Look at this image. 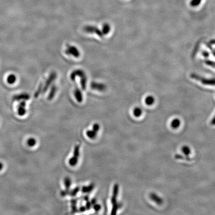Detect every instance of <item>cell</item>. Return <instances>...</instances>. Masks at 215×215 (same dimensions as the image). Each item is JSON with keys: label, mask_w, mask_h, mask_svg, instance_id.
I'll return each instance as SVG.
<instances>
[{"label": "cell", "mask_w": 215, "mask_h": 215, "mask_svg": "<svg viewBox=\"0 0 215 215\" xmlns=\"http://www.w3.org/2000/svg\"><path fill=\"white\" fill-rule=\"evenodd\" d=\"M191 77L193 79H196V80L199 81L200 82H201L204 85L215 86V78L206 79V78H203V77H201L199 75H197L195 74L191 75Z\"/></svg>", "instance_id": "cell-1"}, {"label": "cell", "mask_w": 215, "mask_h": 215, "mask_svg": "<svg viewBox=\"0 0 215 215\" xmlns=\"http://www.w3.org/2000/svg\"><path fill=\"white\" fill-rule=\"evenodd\" d=\"M119 193V185L118 184H115L113 188V196L111 198V203L112 205L115 204L117 202V197Z\"/></svg>", "instance_id": "cell-2"}, {"label": "cell", "mask_w": 215, "mask_h": 215, "mask_svg": "<svg viewBox=\"0 0 215 215\" xmlns=\"http://www.w3.org/2000/svg\"><path fill=\"white\" fill-rule=\"evenodd\" d=\"M149 197L152 201L155 202L157 204L159 205L162 204L163 200L161 197L158 196L156 194L154 193H152L149 194Z\"/></svg>", "instance_id": "cell-3"}, {"label": "cell", "mask_w": 215, "mask_h": 215, "mask_svg": "<svg viewBox=\"0 0 215 215\" xmlns=\"http://www.w3.org/2000/svg\"><path fill=\"white\" fill-rule=\"evenodd\" d=\"M94 187H95V185L94 183H91L88 186H83L82 188L81 191L83 193H89L91 192L94 189Z\"/></svg>", "instance_id": "cell-4"}, {"label": "cell", "mask_w": 215, "mask_h": 215, "mask_svg": "<svg viewBox=\"0 0 215 215\" xmlns=\"http://www.w3.org/2000/svg\"><path fill=\"white\" fill-rule=\"evenodd\" d=\"M78 201L77 199H72L71 200V210H72V213L74 214V213H77L78 211V209L77 207V203Z\"/></svg>", "instance_id": "cell-5"}, {"label": "cell", "mask_w": 215, "mask_h": 215, "mask_svg": "<svg viewBox=\"0 0 215 215\" xmlns=\"http://www.w3.org/2000/svg\"><path fill=\"white\" fill-rule=\"evenodd\" d=\"M122 207V204L121 203H117L113 205V208L112 209V212H111V215H114L117 214V211H118L119 209L121 208Z\"/></svg>", "instance_id": "cell-6"}, {"label": "cell", "mask_w": 215, "mask_h": 215, "mask_svg": "<svg viewBox=\"0 0 215 215\" xmlns=\"http://www.w3.org/2000/svg\"><path fill=\"white\" fill-rule=\"evenodd\" d=\"M180 121L179 119H174L171 123V126L174 129H176L178 128L180 126Z\"/></svg>", "instance_id": "cell-7"}, {"label": "cell", "mask_w": 215, "mask_h": 215, "mask_svg": "<svg viewBox=\"0 0 215 215\" xmlns=\"http://www.w3.org/2000/svg\"><path fill=\"white\" fill-rule=\"evenodd\" d=\"M154 101H155L154 98L152 96H148L147 97L146 99H145V103L148 106L153 105L154 103Z\"/></svg>", "instance_id": "cell-8"}, {"label": "cell", "mask_w": 215, "mask_h": 215, "mask_svg": "<svg viewBox=\"0 0 215 215\" xmlns=\"http://www.w3.org/2000/svg\"><path fill=\"white\" fill-rule=\"evenodd\" d=\"M86 135L89 138L94 139L97 136V132L93 130H88L86 132Z\"/></svg>", "instance_id": "cell-9"}, {"label": "cell", "mask_w": 215, "mask_h": 215, "mask_svg": "<svg viewBox=\"0 0 215 215\" xmlns=\"http://www.w3.org/2000/svg\"><path fill=\"white\" fill-rule=\"evenodd\" d=\"M80 190V188L79 187H76L74 188L73 189H72V190H70L69 192V195L71 197H75L77 195V194L79 193V192Z\"/></svg>", "instance_id": "cell-10"}, {"label": "cell", "mask_w": 215, "mask_h": 215, "mask_svg": "<svg viewBox=\"0 0 215 215\" xmlns=\"http://www.w3.org/2000/svg\"><path fill=\"white\" fill-rule=\"evenodd\" d=\"M181 150L182 153L187 156H188L191 153L190 148L188 146H184L182 147Z\"/></svg>", "instance_id": "cell-11"}, {"label": "cell", "mask_w": 215, "mask_h": 215, "mask_svg": "<svg viewBox=\"0 0 215 215\" xmlns=\"http://www.w3.org/2000/svg\"><path fill=\"white\" fill-rule=\"evenodd\" d=\"M133 115L135 116L136 117H139L142 115V110L140 108H138V107H137L135 109L133 110Z\"/></svg>", "instance_id": "cell-12"}, {"label": "cell", "mask_w": 215, "mask_h": 215, "mask_svg": "<svg viewBox=\"0 0 215 215\" xmlns=\"http://www.w3.org/2000/svg\"><path fill=\"white\" fill-rule=\"evenodd\" d=\"M77 162H78V158L74 156L70 158L69 160V164L72 166H75L77 164Z\"/></svg>", "instance_id": "cell-13"}, {"label": "cell", "mask_w": 215, "mask_h": 215, "mask_svg": "<svg viewBox=\"0 0 215 215\" xmlns=\"http://www.w3.org/2000/svg\"><path fill=\"white\" fill-rule=\"evenodd\" d=\"M64 182L65 188L67 189H69L71 185V180L70 178H69V177H66L64 179Z\"/></svg>", "instance_id": "cell-14"}, {"label": "cell", "mask_w": 215, "mask_h": 215, "mask_svg": "<svg viewBox=\"0 0 215 215\" xmlns=\"http://www.w3.org/2000/svg\"><path fill=\"white\" fill-rule=\"evenodd\" d=\"M202 0H191L190 2V5L192 7H195L201 4Z\"/></svg>", "instance_id": "cell-15"}, {"label": "cell", "mask_w": 215, "mask_h": 215, "mask_svg": "<svg viewBox=\"0 0 215 215\" xmlns=\"http://www.w3.org/2000/svg\"><path fill=\"white\" fill-rule=\"evenodd\" d=\"M73 155L76 158H78L80 155V147L77 145L75 146L74 149Z\"/></svg>", "instance_id": "cell-16"}, {"label": "cell", "mask_w": 215, "mask_h": 215, "mask_svg": "<svg viewBox=\"0 0 215 215\" xmlns=\"http://www.w3.org/2000/svg\"><path fill=\"white\" fill-rule=\"evenodd\" d=\"M70 190L69 189H65V190H62V191L60 193V194L62 197H65V196H67L69 194Z\"/></svg>", "instance_id": "cell-17"}, {"label": "cell", "mask_w": 215, "mask_h": 215, "mask_svg": "<svg viewBox=\"0 0 215 215\" xmlns=\"http://www.w3.org/2000/svg\"><path fill=\"white\" fill-rule=\"evenodd\" d=\"M93 208L94 209V210L96 212H99L101 210V206L100 205L98 204H96L94 205L93 206Z\"/></svg>", "instance_id": "cell-18"}, {"label": "cell", "mask_w": 215, "mask_h": 215, "mask_svg": "<svg viewBox=\"0 0 215 215\" xmlns=\"http://www.w3.org/2000/svg\"><path fill=\"white\" fill-rule=\"evenodd\" d=\"M100 126L98 124H95L93 125V130L94 131L96 132H98L100 130Z\"/></svg>", "instance_id": "cell-19"}, {"label": "cell", "mask_w": 215, "mask_h": 215, "mask_svg": "<svg viewBox=\"0 0 215 215\" xmlns=\"http://www.w3.org/2000/svg\"><path fill=\"white\" fill-rule=\"evenodd\" d=\"M35 141L34 138H30L29 140V142H28V144H29V146H34L35 144Z\"/></svg>", "instance_id": "cell-20"}, {"label": "cell", "mask_w": 215, "mask_h": 215, "mask_svg": "<svg viewBox=\"0 0 215 215\" xmlns=\"http://www.w3.org/2000/svg\"><path fill=\"white\" fill-rule=\"evenodd\" d=\"M92 206V205L91 203H90V201H88L86 202L85 207L86 208L87 210H90L91 209Z\"/></svg>", "instance_id": "cell-21"}, {"label": "cell", "mask_w": 215, "mask_h": 215, "mask_svg": "<svg viewBox=\"0 0 215 215\" xmlns=\"http://www.w3.org/2000/svg\"><path fill=\"white\" fill-rule=\"evenodd\" d=\"M86 210L87 209L86 208L85 206H81L79 209H78V211L81 212V213H83V212H85Z\"/></svg>", "instance_id": "cell-22"}, {"label": "cell", "mask_w": 215, "mask_h": 215, "mask_svg": "<svg viewBox=\"0 0 215 215\" xmlns=\"http://www.w3.org/2000/svg\"><path fill=\"white\" fill-rule=\"evenodd\" d=\"M92 205L93 206L94 205L96 204L97 203V199L96 198H93L90 201Z\"/></svg>", "instance_id": "cell-23"}, {"label": "cell", "mask_w": 215, "mask_h": 215, "mask_svg": "<svg viewBox=\"0 0 215 215\" xmlns=\"http://www.w3.org/2000/svg\"><path fill=\"white\" fill-rule=\"evenodd\" d=\"M83 199H84V201H86V202L89 201V196H88V195L84 196V197H83Z\"/></svg>", "instance_id": "cell-24"}, {"label": "cell", "mask_w": 215, "mask_h": 215, "mask_svg": "<svg viewBox=\"0 0 215 215\" xmlns=\"http://www.w3.org/2000/svg\"><path fill=\"white\" fill-rule=\"evenodd\" d=\"M211 125L212 126H215V116L213 117V119H212L211 121Z\"/></svg>", "instance_id": "cell-25"}]
</instances>
